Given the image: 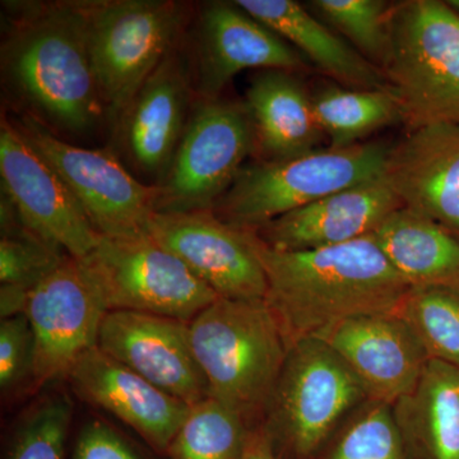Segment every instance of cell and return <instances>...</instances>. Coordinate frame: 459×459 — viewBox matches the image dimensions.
Returning <instances> with one entry per match:
<instances>
[{
    "mask_svg": "<svg viewBox=\"0 0 459 459\" xmlns=\"http://www.w3.org/2000/svg\"><path fill=\"white\" fill-rule=\"evenodd\" d=\"M4 4L2 80L18 113L65 140L107 126L80 0Z\"/></svg>",
    "mask_w": 459,
    "mask_h": 459,
    "instance_id": "6da1fadb",
    "label": "cell"
},
{
    "mask_svg": "<svg viewBox=\"0 0 459 459\" xmlns=\"http://www.w3.org/2000/svg\"><path fill=\"white\" fill-rule=\"evenodd\" d=\"M249 231L267 277L265 301L289 349L296 341L316 337L343 320L395 313L412 289L373 234L341 246L282 252Z\"/></svg>",
    "mask_w": 459,
    "mask_h": 459,
    "instance_id": "7a4b0ae2",
    "label": "cell"
},
{
    "mask_svg": "<svg viewBox=\"0 0 459 459\" xmlns=\"http://www.w3.org/2000/svg\"><path fill=\"white\" fill-rule=\"evenodd\" d=\"M189 337L211 397L244 416L268 406L289 344L267 301L219 298L189 322Z\"/></svg>",
    "mask_w": 459,
    "mask_h": 459,
    "instance_id": "3957f363",
    "label": "cell"
},
{
    "mask_svg": "<svg viewBox=\"0 0 459 459\" xmlns=\"http://www.w3.org/2000/svg\"><path fill=\"white\" fill-rule=\"evenodd\" d=\"M389 152L386 144L369 142L258 160L241 168L213 212L235 228L258 230L329 195L383 177Z\"/></svg>",
    "mask_w": 459,
    "mask_h": 459,
    "instance_id": "277c9868",
    "label": "cell"
},
{
    "mask_svg": "<svg viewBox=\"0 0 459 459\" xmlns=\"http://www.w3.org/2000/svg\"><path fill=\"white\" fill-rule=\"evenodd\" d=\"M382 65L410 129L459 124V16L446 3L411 0L389 9Z\"/></svg>",
    "mask_w": 459,
    "mask_h": 459,
    "instance_id": "5b68a950",
    "label": "cell"
},
{
    "mask_svg": "<svg viewBox=\"0 0 459 459\" xmlns=\"http://www.w3.org/2000/svg\"><path fill=\"white\" fill-rule=\"evenodd\" d=\"M87 44L114 133L135 93L189 25V7L172 0H80Z\"/></svg>",
    "mask_w": 459,
    "mask_h": 459,
    "instance_id": "8992f818",
    "label": "cell"
},
{
    "mask_svg": "<svg viewBox=\"0 0 459 459\" xmlns=\"http://www.w3.org/2000/svg\"><path fill=\"white\" fill-rule=\"evenodd\" d=\"M252 152L255 134L243 102L195 100L170 165L153 186L155 212L213 211Z\"/></svg>",
    "mask_w": 459,
    "mask_h": 459,
    "instance_id": "52a82bcc",
    "label": "cell"
},
{
    "mask_svg": "<svg viewBox=\"0 0 459 459\" xmlns=\"http://www.w3.org/2000/svg\"><path fill=\"white\" fill-rule=\"evenodd\" d=\"M80 261L108 312L131 310L189 323L220 298L148 234L100 237L92 252Z\"/></svg>",
    "mask_w": 459,
    "mask_h": 459,
    "instance_id": "ba28073f",
    "label": "cell"
},
{
    "mask_svg": "<svg viewBox=\"0 0 459 459\" xmlns=\"http://www.w3.org/2000/svg\"><path fill=\"white\" fill-rule=\"evenodd\" d=\"M8 117L62 178L100 237L147 234L155 188L138 179L113 150L77 146L31 115Z\"/></svg>",
    "mask_w": 459,
    "mask_h": 459,
    "instance_id": "9c48e42d",
    "label": "cell"
},
{
    "mask_svg": "<svg viewBox=\"0 0 459 459\" xmlns=\"http://www.w3.org/2000/svg\"><path fill=\"white\" fill-rule=\"evenodd\" d=\"M365 397L360 380L327 343L303 338L287 352L268 403L270 419L290 448L307 457Z\"/></svg>",
    "mask_w": 459,
    "mask_h": 459,
    "instance_id": "30bf717a",
    "label": "cell"
},
{
    "mask_svg": "<svg viewBox=\"0 0 459 459\" xmlns=\"http://www.w3.org/2000/svg\"><path fill=\"white\" fill-rule=\"evenodd\" d=\"M108 312L83 263L71 255L30 292L25 316L35 340L33 389L68 377L80 359L98 346Z\"/></svg>",
    "mask_w": 459,
    "mask_h": 459,
    "instance_id": "8fae6325",
    "label": "cell"
},
{
    "mask_svg": "<svg viewBox=\"0 0 459 459\" xmlns=\"http://www.w3.org/2000/svg\"><path fill=\"white\" fill-rule=\"evenodd\" d=\"M186 50L197 99H220L230 81L247 69L301 72L310 63L276 32L235 2L199 8Z\"/></svg>",
    "mask_w": 459,
    "mask_h": 459,
    "instance_id": "7c38bea8",
    "label": "cell"
},
{
    "mask_svg": "<svg viewBox=\"0 0 459 459\" xmlns=\"http://www.w3.org/2000/svg\"><path fill=\"white\" fill-rule=\"evenodd\" d=\"M195 100L184 33L148 75L113 133L117 146L144 183L156 186L164 177Z\"/></svg>",
    "mask_w": 459,
    "mask_h": 459,
    "instance_id": "4fadbf2b",
    "label": "cell"
},
{
    "mask_svg": "<svg viewBox=\"0 0 459 459\" xmlns=\"http://www.w3.org/2000/svg\"><path fill=\"white\" fill-rule=\"evenodd\" d=\"M0 177L2 192L27 228L75 259L92 252L100 235L62 178L8 114L0 123Z\"/></svg>",
    "mask_w": 459,
    "mask_h": 459,
    "instance_id": "5bb4252c",
    "label": "cell"
},
{
    "mask_svg": "<svg viewBox=\"0 0 459 459\" xmlns=\"http://www.w3.org/2000/svg\"><path fill=\"white\" fill-rule=\"evenodd\" d=\"M147 234L220 298L265 300L267 277L249 230L230 225L213 211H195L155 212Z\"/></svg>",
    "mask_w": 459,
    "mask_h": 459,
    "instance_id": "9a60e30c",
    "label": "cell"
},
{
    "mask_svg": "<svg viewBox=\"0 0 459 459\" xmlns=\"http://www.w3.org/2000/svg\"><path fill=\"white\" fill-rule=\"evenodd\" d=\"M101 351L188 406L210 397L189 337V323L131 310H110L102 320Z\"/></svg>",
    "mask_w": 459,
    "mask_h": 459,
    "instance_id": "2e32d148",
    "label": "cell"
},
{
    "mask_svg": "<svg viewBox=\"0 0 459 459\" xmlns=\"http://www.w3.org/2000/svg\"><path fill=\"white\" fill-rule=\"evenodd\" d=\"M314 338L349 365L368 397L392 406L415 389L430 360L418 336L395 313L355 316Z\"/></svg>",
    "mask_w": 459,
    "mask_h": 459,
    "instance_id": "e0dca14e",
    "label": "cell"
},
{
    "mask_svg": "<svg viewBox=\"0 0 459 459\" xmlns=\"http://www.w3.org/2000/svg\"><path fill=\"white\" fill-rule=\"evenodd\" d=\"M385 178L404 208L459 235V124L410 129L391 148Z\"/></svg>",
    "mask_w": 459,
    "mask_h": 459,
    "instance_id": "ac0fdd59",
    "label": "cell"
},
{
    "mask_svg": "<svg viewBox=\"0 0 459 459\" xmlns=\"http://www.w3.org/2000/svg\"><path fill=\"white\" fill-rule=\"evenodd\" d=\"M66 379L75 394L119 419L156 451L168 453L189 412L188 404L157 388L98 346L80 359Z\"/></svg>",
    "mask_w": 459,
    "mask_h": 459,
    "instance_id": "d6986e66",
    "label": "cell"
},
{
    "mask_svg": "<svg viewBox=\"0 0 459 459\" xmlns=\"http://www.w3.org/2000/svg\"><path fill=\"white\" fill-rule=\"evenodd\" d=\"M401 207L400 198L383 175L291 211L252 231L272 249H320L373 234Z\"/></svg>",
    "mask_w": 459,
    "mask_h": 459,
    "instance_id": "ffe728a7",
    "label": "cell"
},
{
    "mask_svg": "<svg viewBox=\"0 0 459 459\" xmlns=\"http://www.w3.org/2000/svg\"><path fill=\"white\" fill-rule=\"evenodd\" d=\"M238 7L294 47L323 74L347 89L386 90L385 74L320 18L294 0H237Z\"/></svg>",
    "mask_w": 459,
    "mask_h": 459,
    "instance_id": "44dd1931",
    "label": "cell"
},
{
    "mask_svg": "<svg viewBox=\"0 0 459 459\" xmlns=\"http://www.w3.org/2000/svg\"><path fill=\"white\" fill-rule=\"evenodd\" d=\"M255 151L279 160L316 150L325 137L314 114L312 95L294 72L264 69L253 75L244 100Z\"/></svg>",
    "mask_w": 459,
    "mask_h": 459,
    "instance_id": "7402d4cb",
    "label": "cell"
},
{
    "mask_svg": "<svg viewBox=\"0 0 459 459\" xmlns=\"http://www.w3.org/2000/svg\"><path fill=\"white\" fill-rule=\"evenodd\" d=\"M407 455L459 459V368L430 359L410 394L394 404Z\"/></svg>",
    "mask_w": 459,
    "mask_h": 459,
    "instance_id": "603a6c76",
    "label": "cell"
},
{
    "mask_svg": "<svg viewBox=\"0 0 459 459\" xmlns=\"http://www.w3.org/2000/svg\"><path fill=\"white\" fill-rule=\"evenodd\" d=\"M373 237L411 287L459 291V235L401 207L380 223Z\"/></svg>",
    "mask_w": 459,
    "mask_h": 459,
    "instance_id": "cb8c5ba5",
    "label": "cell"
},
{
    "mask_svg": "<svg viewBox=\"0 0 459 459\" xmlns=\"http://www.w3.org/2000/svg\"><path fill=\"white\" fill-rule=\"evenodd\" d=\"M314 114L332 148L362 143L383 126L402 122L400 102L392 89L327 87L312 95Z\"/></svg>",
    "mask_w": 459,
    "mask_h": 459,
    "instance_id": "d4e9b609",
    "label": "cell"
},
{
    "mask_svg": "<svg viewBox=\"0 0 459 459\" xmlns=\"http://www.w3.org/2000/svg\"><path fill=\"white\" fill-rule=\"evenodd\" d=\"M247 435L246 416L210 395L190 406L168 455L171 459H243Z\"/></svg>",
    "mask_w": 459,
    "mask_h": 459,
    "instance_id": "484cf974",
    "label": "cell"
},
{
    "mask_svg": "<svg viewBox=\"0 0 459 459\" xmlns=\"http://www.w3.org/2000/svg\"><path fill=\"white\" fill-rule=\"evenodd\" d=\"M0 286L30 292L68 255L27 228L11 199L0 192Z\"/></svg>",
    "mask_w": 459,
    "mask_h": 459,
    "instance_id": "4316f807",
    "label": "cell"
},
{
    "mask_svg": "<svg viewBox=\"0 0 459 459\" xmlns=\"http://www.w3.org/2000/svg\"><path fill=\"white\" fill-rule=\"evenodd\" d=\"M429 358L459 368V291L412 287L398 307Z\"/></svg>",
    "mask_w": 459,
    "mask_h": 459,
    "instance_id": "83f0119b",
    "label": "cell"
},
{
    "mask_svg": "<svg viewBox=\"0 0 459 459\" xmlns=\"http://www.w3.org/2000/svg\"><path fill=\"white\" fill-rule=\"evenodd\" d=\"M320 20L349 39L355 49L382 69L388 51L389 9L380 0H314Z\"/></svg>",
    "mask_w": 459,
    "mask_h": 459,
    "instance_id": "f1b7e54d",
    "label": "cell"
},
{
    "mask_svg": "<svg viewBox=\"0 0 459 459\" xmlns=\"http://www.w3.org/2000/svg\"><path fill=\"white\" fill-rule=\"evenodd\" d=\"M328 459H407L394 406L377 402L344 433Z\"/></svg>",
    "mask_w": 459,
    "mask_h": 459,
    "instance_id": "f546056e",
    "label": "cell"
},
{
    "mask_svg": "<svg viewBox=\"0 0 459 459\" xmlns=\"http://www.w3.org/2000/svg\"><path fill=\"white\" fill-rule=\"evenodd\" d=\"M72 403L53 395L36 406L17 434L9 459H65Z\"/></svg>",
    "mask_w": 459,
    "mask_h": 459,
    "instance_id": "4dcf8cb0",
    "label": "cell"
},
{
    "mask_svg": "<svg viewBox=\"0 0 459 459\" xmlns=\"http://www.w3.org/2000/svg\"><path fill=\"white\" fill-rule=\"evenodd\" d=\"M35 340L25 314L0 323V386L3 394L31 377Z\"/></svg>",
    "mask_w": 459,
    "mask_h": 459,
    "instance_id": "1f68e13d",
    "label": "cell"
},
{
    "mask_svg": "<svg viewBox=\"0 0 459 459\" xmlns=\"http://www.w3.org/2000/svg\"><path fill=\"white\" fill-rule=\"evenodd\" d=\"M74 459H138L113 429L92 421L83 429L75 446Z\"/></svg>",
    "mask_w": 459,
    "mask_h": 459,
    "instance_id": "d6a6232c",
    "label": "cell"
},
{
    "mask_svg": "<svg viewBox=\"0 0 459 459\" xmlns=\"http://www.w3.org/2000/svg\"><path fill=\"white\" fill-rule=\"evenodd\" d=\"M243 459H276L272 449L271 435L267 430L249 431Z\"/></svg>",
    "mask_w": 459,
    "mask_h": 459,
    "instance_id": "836d02e7",
    "label": "cell"
},
{
    "mask_svg": "<svg viewBox=\"0 0 459 459\" xmlns=\"http://www.w3.org/2000/svg\"><path fill=\"white\" fill-rule=\"evenodd\" d=\"M446 4H448V7L451 8L453 12H455L459 16V0H449V2H446Z\"/></svg>",
    "mask_w": 459,
    "mask_h": 459,
    "instance_id": "e575fe53",
    "label": "cell"
}]
</instances>
